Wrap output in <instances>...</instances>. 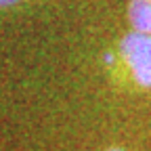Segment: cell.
Here are the masks:
<instances>
[{
    "instance_id": "6da1fadb",
    "label": "cell",
    "mask_w": 151,
    "mask_h": 151,
    "mask_svg": "<svg viewBox=\"0 0 151 151\" xmlns=\"http://www.w3.org/2000/svg\"><path fill=\"white\" fill-rule=\"evenodd\" d=\"M120 57L128 78L139 88H151V36L132 29L120 42Z\"/></svg>"
},
{
    "instance_id": "7a4b0ae2",
    "label": "cell",
    "mask_w": 151,
    "mask_h": 151,
    "mask_svg": "<svg viewBox=\"0 0 151 151\" xmlns=\"http://www.w3.org/2000/svg\"><path fill=\"white\" fill-rule=\"evenodd\" d=\"M128 21L134 32L151 36V0H130Z\"/></svg>"
},
{
    "instance_id": "3957f363",
    "label": "cell",
    "mask_w": 151,
    "mask_h": 151,
    "mask_svg": "<svg viewBox=\"0 0 151 151\" xmlns=\"http://www.w3.org/2000/svg\"><path fill=\"white\" fill-rule=\"evenodd\" d=\"M21 0H0V6H13V4H19Z\"/></svg>"
},
{
    "instance_id": "277c9868",
    "label": "cell",
    "mask_w": 151,
    "mask_h": 151,
    "mask_svg": "<svg viewBox=\"0 0 151 151\" xmlns=\"http://www.w3.org/2000/svg\"><path fill=\"white\" fill-rule=\"evenodd\" d=\"M105 151H128V149H124V147H107Z\"/></svg>"
}]
</instances>
